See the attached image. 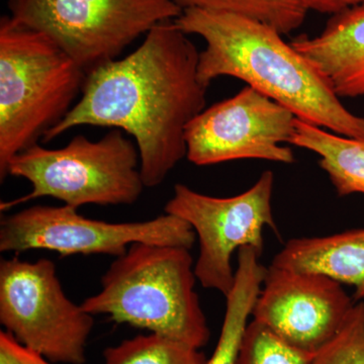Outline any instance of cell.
Instances as JSON below:
<instances>
[{
    "label": "cell",
    "mask_w": 364,
    "mask_h": 364,
    "mask_svg": "<svg viewBox=\"0 0 364 364\" xmlns=\"http://www.w3.org/2000/svg\"><path fill=\"white\" fill-rule=\"evenodd\" d=\"M176 20L162 21L128 56L87 72L82 95L44 141L80 126L122 130L135 140L146 188L159 186L186 157V128L205 107L200 52Z\"/></svg>",
    "instance_id": "obj_1"
},
{
    "label": "cell",
    "mask_w": 364,
    "mask_h": 364,
    "mask_svg": "<svg viewBox=\"0 0 364 364\" xmlns=\"http://www.w3.org/2000/svg\"><path fill=\"white\" fill-rule=\"evenodd\" d=\"M7 176L26 179L33 189L1 203L2 212L45 196L77 210L86 205H133L146 188L138 147L117 129L98 141L75 136L60 149L33 145L11 160Z\"/></svg>",
    "instance_id": "obj_5"
},
{
    "label": "cell",
    "mask_w": 364,
    "mask_h": 364,
    "mask_svg": "<svg viewBox=\"0 0 364 364\" xmlns=\"http://www.w3.org/2000/svg\"><path fill=\"white\" fill-rule=\"evenodd\" d=\"M272 267L326 275L354 287L352 298L364 301V228L291 239L274 256Z\"/></svg>",
    "instance_id": "obj_13"
},
{
    "label": "cell",
    "mask_w": 364,
    "mask_h": 364,
    "mask_svg": "<svg viewBox=\"0 0 364 364\" xmlns=\"http://www.w3.org/2000/svg\"><path fill=\"white\" fill-rule=\"evenodd\" d=\"M355 304L326 275L270 265L252 316L291 346L317 354L338 334Z\"/></svg>",
    "instance_id": "obj_11"
},
{
    "label": "cell",
    "mask_w": 364,
    "mask_h": 364,
    "mask_svg": "<svg viewBox=\"0 0 364 364\" xmlns=\"http://www.w3.org/2000/svg\"><path fill=\"white\" fill-rule=\"evenodd\" d=\"M0 364H56L20 343L9 332H0Z\"/></svg>",
    "instance_id": "obj_20"
},
{
    "label": "cell",
    "mask_w": 364,
    "mask_h": 364,
    "mask_svg": "<svg viewBox=\"0 0 364 364\" xmlns=\"http://www.w3.org/2000/svg\"><path fill=\"white\" fill-rule=\"evenodd\" d=\"M291 145L316 153L340 196L364 195V139L341 136L296 117Z\"/></svg>",
    "instance_id": "obj_15"
},
{
    "label": "cell",
    "mask_w": 364,
    "mask_h": 364,
    "mask_svg": "<svg viewBox=\"0 0 364 364\" xmlns=\"http://www.w3.org/2000/svg\"><path fill=\"white\" fill-rule=\"evenodd\" d=\"M311 364H364V301H358L338 334Z\"/></svg>",
    "instance_id": "obj_19"
},
{
    "label": "cell",
    "mask_w": 364,
    "mask_h": 364,
    "mask_svg": "<svg viewBox=\"0 0 364 364\" xmlns=\"http://www.w3.org/2000/svg\"><path fill=\"white\" fill-rule=\"evenodd\" d=\"M274 174L263 172L252 188L231 198L203 195L186 184H176L165 205V214L176 215L193 228L200 253L195 264L196 279L205 289L225 296L234 286L232 256L250 246L263 251V229L277 233L272 212Z\"/></svg>",
    "instance_id": "obj_9"
},
{
    "label": "cell",
    "mask_w": 364,
    "mask_h": 364,
    "mask_svg": "<svg viewBox=\"0 0 364 364\" xmlns=\"http://www.w3.org/2000/svg\"><path fill=\"white\" fill-rule=\"evenodd\" d=\"M182 11L205 9L237 14L260 21L287 35L303 25L308 14L305 0H172Z\"/></svg>",
    "instance_id": "obj_16"
},
{
    "label": "cell",
    "mask_w": 364,
    "mask_h": 364,
    "mask_svg": "<svg viewBox=\"0 0 364 364\" xmlns=\"http://www.w3.org/2000/svg\"><path fill=\"white\" fill-rule=\"evenodd\" d=\"M86 72L39 31L0 21V178L73 109Z\"/></svg>",
    "instance_id": "obj_4"
},
{
    "label": "cell",
    "mask_w": 364,
    "mask_h": 364,
    "mask_svg": "<svg viewBox=\"0 0 364 364\" xmlns=\"http://www.w3.org/2000/svg\"><path fill=\"white\" fill-rule=\"evenodd\" d=\"M291 44L337 97H364V4L332 14L320 35L303 33Z\"/></svg>",
    "instance_id": "obj_12"
},
{
    "label": "cell",
    "mask_w": 364,
    "mask_h": 364,
    "mask_svg": "<svg viewBox=\"0 0 364 364\" xmlns=\"http://www.w3.org/2000/svg\"><path fill=\"white\" fill-rule=\"evenodd\" d=\"M176 23L186 35L205 41L198 66L203 85L208 87L221 76L238 78L301 121L364 139V117L344 107L317 69L279 31L237 14L200 9H184Z\"/></svg>",
    "instance_id": "obj_2"
},
{
    "label": "cell",
    "mask_w": 364,
    "mask_h": 364,
    "mask_svg": "<svg viewBox=\"0 0 364 364\" xmlns=\"http://www.w3.org/2000/svg\"><path fill=\"white\" fill-rule=\"evenodd\" d=\"M315 356L291 346L267 326L253 320L244 333L236 364H311Z\"/></svg>",
    "instance_id": "obj_18"
},
{
    "label": "cell",
    "mask_w": 364,
    "mask_h": 364,
    "mask_svg": "<svg viewBox=\"0 0 364 364\" xmlns=\"http://www.w3.org/2000/svg\"><path fill=\"white\" fill-rule=\"evenodd\" d=\"M261 253L245 246L238 250L234 286L226 296L227 305L221 333L213 355L205 364H236L244 333L267 277Z\"/></svg>",
    "instance_id": "obj_14"
},
{
    "label": "cell",
    "mask_w": 364,
    "mask_h": 364,
    "mask_svg": "<svg viewBox=\"0 0 364 364\" xmlns=\"http://www.w3.org/2000/svg\"><path fill=\"white\" fill-rule=\"evenodd\" d=\"M9 7L14 21L51 38L86 73L183 11L172 0H9Z\"/></svg>",
    "instance_id": "obj_6"
},
{
    "label": "cell",
    "mask_w": 364,
    "mask_h": 364,
    "mask_svg": "<svg viewBox=\"0 0 364 364\" xmlns=\"http://www.w3.org/2000/svg\"><path fill=\"white\" fill-rule=\"evenodd\" d=\"M309 11L334 14L349 7L363 4L364 0H305Z\"/></svg>",
    "instance_id": "obj_21"
},
{
    "label": "cell",
    "mask_w": 364,
    "mask_h": 364,
    "mask_svg": "<svg viewBox=\"0 0 364 364\" xmlns=\"http://www.w3.org/2000/svg\"><path fill=\"white\" fill-rule=\"evenodd\" d=\"M296 114L267 95L245 86L234 97L203 109L186 131V158L198 165L241 159L291 164Z\"/></svg>",
    "instance_id": "obj_10"
},
{
    "label": "cell",
    "mask_w": 364,
    "mask_h": 364,
    "mask_svg": "<svg viewBox=\"0 0 364 364\" xmlns=\"http://www.w3.org/2000/svg\"><path fill=\"white\" fill-rule=\"evenodd\" d=\"M191 249L134 243L112 261L100 291L81 304L91 315L107 316L200 349L210 337L196 291Z\"/></svg>",
    "instance_id": "obj_3"
},
{
    "label": "cell",
    "mask_w": 364,
    "mask_h": 364,
    "mask_svg": "<svg viewBox=\"0 0 364 364\" xmlns=\"http://www.w3.org/2000/svg\"><path fill=\"white\" fill-rule=\"evenodd\" d=\"M104 364H205L200 349L156 333L124 340L102 352Z\"/></svg>",
    "instance_id": "obj_17"
},
{
    "label": "cell",
    "mask_w": 364,
    "mask_h": 364,
    "mask_svg": "<svg viewBox=\"0 0 364 364\" xmlns=\"http://www.w3.org/2000/svg\"><path fill=\"white\" fill-rule=\"evenodd\" d=\"M0 323L52 363H86L95 318L66 296L56 265L47 258L0 261Z\"/></svg>",
    "instance_id": "obj_7"
},
{
    "label": "cell",
    "mask_w": 364,
    "mask_h": 364,
    "mask_svg": "<svg viewBox=\"0 0 364 364\" xmlns=\"http://www.w3.org/2000/svg\"><path fill=\"white\" fill-rule=\"evenodd\" d=\"M196 235L188 223L165 214L143 222L109 223L83 217L77 208L33 205L2 218L0 251L46 250L65 256L123 255L134 243L191 249Z\"/></svg>",
    "instance_id": "obj_8"
}]
</instances>
